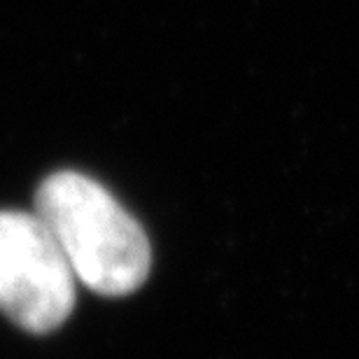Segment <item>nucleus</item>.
I'll use <instances>...</instances> for the list:
<instances>
[{
    "instance_id": "1",
    "label": "nucleus",
    "mask_w": 359,
    "mask_h": 359,
    "mask_svg": "<svg viewBox=\"0 0 359 359\" xmlns=\"http://www.w3.org/2000/svg\"><path fill=\"white\" fill-rule=\"evenodd\" d=\"M35 215L89 290L124 297L147 280L152 250L145 231L96 180L73 170L49 175L35 194Z\"/></svg>"
},
{
    "instance_id": "2",
    "label": "nucleus",
    "mask_w": 359,
    "mask_h": 359,
    "mask_svg": "<svg viewBox=\"0 0 359 359\" xmlns=\"http://www.w3.org/2000/svg\"><path fill=\"white\" fill-rule=\"evenodd\" d=\"M75 273L35 212H0V311L31 334L54 332L75 306Z\"/></svg>"
}]
</instances>
